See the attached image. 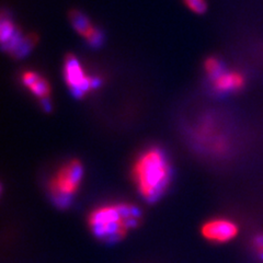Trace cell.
Wrapping results in <instances>:
<instances>
[{"mask_svg":"<svg viewBox=\"0 0 263 263\" xmlns=\"http://www.w3.org/2000/svg\"><path fill=\"white\" fill-rule=\"evenodd\" d=\"M141 221V212L129 203H109L98 206L89 215L88 225L99 239L117 241Z\"/></svg>","mask_w":263,"mask_h":263,"instance_id":"1","label":"cell"},{"mask_svg":"<svg viewBox=\"0 0 263 263\" xmlns=\"http://www.w3.org/2000/svg\"><path fill=\"white\" fill-rule=\"evenodd\" d=\"M171 168L159 148H148L138 156L133 166V180L146 201L154 202L164 193L170 182Z\"/></svg>","mask_w":263,"mask_h":263,"instance_id":"2","label":"cell"},{"mask_svg":"<svg viewBox=\"0 0 263 263\" xmlns=\"http://www.w3.org/2000/svg\"><path fill=\"white\" fill-rule=\"evenodd\" d=\"M82 176L84 169L76 159L65 162L55 171L49 180L48 192L57 206L61 209L68 206L79 190Z\"/></svg>","mask_w":263,"mask_h":263,"instance_id":"3","label":"cell"},{"mask_svg":"<svg viewBox=\"0 0 263 263\" xmlns=\"http://www.w3.org/2000/svg\"><path fill=\"white\" fill-rule=\"evenodd\" d=\"M63 72L66 85L77 98L85 97L101 85V79L86 72L80 61L72 54L66 56Z\"/></svg>","mask_w":263,"mask_h":263,"instance_id":"4","label":"cell"},{"mask_svg":"<svg viewBox=\"0 0 263 263\" xmlns=\"http://www.w3.org/2000/svg\"><path fill=\"white\" fill-rule=\"evenodd\" d=\"M0 40L3 49L14 59L26 57L36 44L34 34L24 35L10 16L3 14L0 23Z\"/></svg>","mask_w":263,"mask_h":263,"instance_id":"5","label":"cell"},{"mask_svg":"<svg viewBox=\"0 0 263 263\" xmlns=\"http://www.w3.org/2000/svg\"><path fill=\"white\" fill-rule=\"evenodd\" d=\"M70 22L72 28L92 48H99L104 42L103 32L97 28L88 16L79 10L70 12Z\"/></svg>","mask_w":263,"mask_h":263,"instance_id":"6","label":"cell"},{"mask_svg":"<svg viewBox=\"0 0 263 263\" xmlns=\"http://www.w3.org/2000/svg\"><path fill=\"white\" fill-rule=\"evenodd\" d=\"M202 235L211 242L225 243L238 235V226L226 218L211 219L203 225Z\"/></svg>","mask_w":263,"mask_h":263,"instance_id":"7","label":"cell"},{"mask_svg":"<svg viewBox=\"0 0 263 263\" xmlns=\"http://www.w3.org/2000/svg\"><path fill=\"white\" fill-rule=\"evenodd\" d=\"M21 82L29 91L40 99L43 105H48L51 96V86L45 78L33 70H26L21 73Z\"/></svg>","mask_w":263,"mask_h":263,"instance_id":"8","label":"cell"},{"mask_svg":"<svg viewBox=\"0 0 263 263\" xmlns=\"http://www.w3.org/2000/svg\"><path fill=\"white\" fill-rule=\"evenodd\" d=\"M211 80L213 89L219 93L235 92L245 86V77L239 71L235 70L224 69L219 75Z\"/></svg>","mask_w":263,"mask_h":263,"instance_id":"9","label":"cell"},{"mask_svg":"<svg viewBox=\"0 0 263 263\" xmlns=\"http://www.w3.org/2000/svg\"><path fill=\"white\" fill-rule=\"evenodd\" d=\"M204 69H205V72L208 73V76L211 79H213L214 77H216L221 71L224 70V66L218 59L212 56V57H209V59L205 61Z\"/></svg>","mask_w":263,"mask_h":263,"instance_id":"10","label":"cell"},{"mask_svg":"<svg viewBox=\"0 0 263 263\" xmlns=\"http://www.w3.org/2000/svg\"><path fill=\"white\" fill-rule=\"evenodd\" d=\"M185 6L196 14H203L208 10V4L205 0H183Z\"/></svg>","mask_w":263,"mask_h":263,"instance_id":"11","label":"cell"},{"mask_svg":"<svg viewBox=\"0 0 263 263\" xmlns=\"http://www.w3.org/2000/svg\"><path fill=\"white\" fill-rule=\"evenodd\" d=\"M254 242H256V246H257V249H258L259 253L262 256V254H263V235L257 236Z\"/></svg>","mask_w":263,"mask_h":263,"instance_id":"12","label":"cell"}]
</instances>
